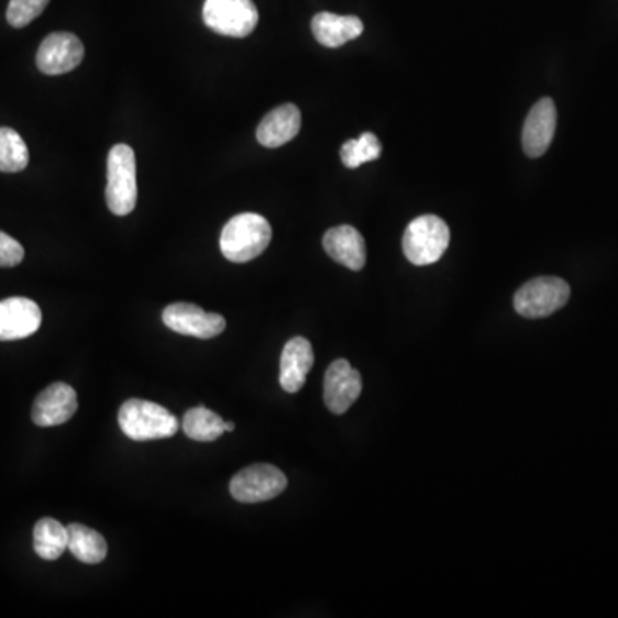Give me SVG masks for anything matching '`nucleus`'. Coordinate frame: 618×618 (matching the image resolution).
Instances as JSON below:
<instances>
[{
	"mask_svg": "<svg viewBox=\"0 0 618 618\" xmlns=\"http://www.w3.org/2000/svg\"><path fill=\"white\" fill-rule=\"evenodd\" d=\"M183 430L195 442H216L225 433V421L205 406L192 407L183 418Z\"/></svg>",
	"mask_w": 618,
	"mask_h": 618,
	"instance_id": "obj_20",
	"label": "nucleus"
},
{
	"mask_svg": "<svg viewBox=\"0 0 618 618\" xmlns=\"http://www.w3.org/2000/svg\"><path fill=\"white\" fill-rule=\"evenodd\" d=\"M449 243H451V231L440 217H418L404 232V255L412 265H433L445 255Z\"/></svg>",
	"mask_w": 618,
	"mask_h": 618,
	"instance_id": "obj_4",
	"label": "nucleus"
},
{
	"mask_svg": "<svg viewBox=\"0 0 618 618\" xmlns=\"http://www.w3.org/2000/svg\"><path fill=\"white\" fill-rule=\"evenodd\" d=\"M272 241V228L258 213H241L229 220L220 235L222 255L232 263L258 258Z\"/></svg>",
	"mask_w": 618,
	"mask_h": 618,
	"instance_id": "obj_1",
	"label": "nucleus"
},
{
	"mask_svg": "<svg viewBox=\"0 0 618 618\" xmlns=\"http://www.w3.org/2000/svg\"><path fill=\"white\" fill-rule=\"evenodd\" d=\"M107 207L114 216H130L136 207V157L131 146L115 145L107 158Z\"/></svg>",
	"mask_w": 618,
	"mask_h": 618,
	"instance_id": "obj_3",
	"label": "nucleus"
},
{
	"mask_svg": "<svg viewBox=\"0 0 618 618\" xmlns=\"http://www.w3.org/2000/svg\"><path fill=\"white\" fill-rule=\"evenodd\" d=\"M314 364L313 345L305 336H294L284 347L280 356V387L289 394L301 390L306 376Z\"/></svg>",
	"mask_w": 618,
	"mask_h": 618,
	"instance_id": "obj_14",
	"label": "nucleus"
},
{
	"mask_svg": "<svg viewBox=\"0 0 618 618\" xmlns=\"http://www.w3.org/2000/svg\"><path fill=\"white\" fill-rule=\"evenodd\" d=\"M571 287L559 277H538L517 290L514 308L525 318H544L564 308Z\"/></svg>",
	"mask_w": 618,
	"mask_h": 618,
	"instance_id": "obj_5",
	"label": "nucleus"
},
{
	"mask_svg": "<svg viewBox=\"0 0 618 618\" xmlns=\"http://www.w3.org/2000/svg\"><path fill=\"white\" fill-rule=\"evenodd\" d=\"M42 325V309L27 298L0 301V341H20Z\"/></svg>",
	"mask_w": 618,
	"mask_h": 618,
	"instance_id": "obj_13",
	"label": "nucleus"
},
{
	"mask_svg": "<svg viewBox=\"0 0 618 618\" xmlns=\"http://www.w3.org/2000/svg\"><path fill=\"white\" fill-rule=\"evenodd\" d=\"M323 388L329 411L333 415H344L360 399L363 382L360 372L354 369L349 361L336 360L327 369Z\"/></svg>",
	"mask_w": 618,
	"mask_h": 618,
	"instance_id": "obj_10",
	"label": "nucleus"
},
{
	"mask_svg": "<svg viewBox=\"0 0 618 618\" xmlns=\"http://www.w3.org/2000/svg\"><path fill=\"white\" fill-rule=\"evenodd\" d=\"M299 130L301 112L294 103H286L265 115L256 130V137L265 148H278L298 136Z\"/></svg>",
	"mask_w": 618,
	"mask_h": 618,
	"instance_id": "obj_16",
	"label": "nucleus"
},
{
	"mask_svg": "<svg viewBox=\"0 0 618 618\" xmlns=\"http://www.w3.org/2000/svg\"><path fill=\"white\" fill-rule=\"evenodd\" d=\"M30 152L18 131L0 128V173H21L27 167Z\"/></svg>",
	"mask_w": 618,
	"mask_h": 618,
	"instance_id": "obj_21",
	"label": "nucleus"
},
{
	"mask_svg": "<svg viewBox=\"0 0 618 618\" xmlns=\"http://www.w3.org/2000/svg\"><path fill=\"white\" fill-rule=\"evenodd\" d=\"M67 548L82 564H100L107 556V541L100 532L82 525L67 526Z\"/></svg>",
	"mask_w": 618,
	"mask_h": 618,
	"instance_id": "obj_18",
	"label": "nucleus"
},
{
	"mask_svg": "<svg viewBox=\"0 0 618 618\" xmlns=\"http://www.w3.org/2000/svg\"><path fill=\"white\" fill-rule=\"evenodd\" d=\"M556 130V107L552 98H541L540 102L534 103L529 110L528 119L522 130V148L526 155L531 158L544 155Z\"/></svg>",
	"mask_w": 618,
	"mask_h": 618,
	"instance_id": "obj_12",
	"label": "nucleus"
},
{
	"mask_svg": "<svg viewBox=\"0 0 618 618\" xmlns=\"http://www.w3.org/2000/svg\"><path fill=\"white\" fill-rule=\"evenodd\" d=\"M85 47L73 33H52L36 52V66L48 76L66 75L81 64Z\"/></svg>",
	"mask_w": 618,
	"mask_h": 618,
	"instance_id": "obj_9",
	"label": "nucleus"
},
{
	"mask_svg": "<svg viewBox=\"0 0 618 618\" xmlns=\"http://www.w3.org/2000/svg\"><path fill=\"white\" fill-rule=\"evenodd\" d=\"M67 528L52 517L40 519L33 529V548L36 555L44 560H57L67 550Z\"/></svg>",
	"mask_w": 618,
	"mask_h": 618,
	"instance_id": "obj_19",
	"label": "nucleus"
},
{
	"mask_svg": "<svg viewBox=\"0 0 618 618\" xmlns=\"http://www.w3.org/2000/svg\"><path fill=\"white\" fill-rule=\"evenodd\" d=\"M327 255L336 263L347 266L349 271L360 272L366 265V244L363 235L351 225H339L323 235Z\"/></svg>",
	"mask_w": 618,
	"mask_h": 618,
	"instance_id": "obj_15",
	"label": "nucleus"
},
{
	"mask_svg": "<svg viewBox=\"0 0 618 618\" xmlns=\"http://www.w3.org/2000/svg\"><path fill=\"white\" fill-rule=\"evenodd\" d=\"M314 38L323 47L336 48L363 35V21L356 16H339L333 12H318L311 21Z\"/></svg>",
	"mask_w": 618,
	"mask_h": 618,
	"instance_id": "obj_17",
	"label": "nucleus"
},
{
	"mask_svg": "<svg viewBox=\"0 0 618 618\" xmlns=\"http://www.w3.org/2000/svg\"><path fill=\"white\" fill-rule=\"evenodd\" d=\"M203 21L212 32L232 38H246L260 21L253 0H205Z\"/></svg>",
	"mask_w": 618,
	"mask_h": 618,
	"instance_id": "obj_6",
	"label": "nucleus"
},
{
	"mask_svg": "<svg viewBox=\"0 0 618 618\" xmlns=\"http://www.w3.org/2000/svg\"><path fill=\"white\" fill-rule=\"evenodd\" d=\"M234 430H235V424L228 423V421H225V431H234Z\"/></svg>",
	"mask_w": 618,
	"mask_h": 618,
	"instance_id": "obj_25",
	"label": "nucleus"
},
{
	"mask_svg": "<svg viewBox=\"0 0 618 618\" xmlns=\"http://www.w3.org/2000/svg\"><path fill=\"white\" fill-rule=\"evenodd\" d=\"M119 427L134 442L170 439L179 430V421L164 406L150 400L130 399L119 409Z\"/></svg>",
	"mask_w": 618,
	"mask_h": 618,
	"instance_id": "obj_2",
	"label": "nucleus"
},
{
	"mask_svg": "<svg viewBox=\"0 0 618 618\" xmlns=\"http://www.w3.org/2000/svg\"><path fill=\"white\" fill-rule=\"evenodd\" d=\"M24 258V250L16 239L0 231V266L11 268L20 265Z\"/></svg>",
	"mask_w": 618,
	"mask_h": 618,
	"instance_id": "obj_24",
	"label": "nucleus"
},
{
	"mask_svg": "<svg viewBox=\"0 0 618 618\" xmlns=\"http://www.w3.org/2000/svg\"><path fill=\"white\" fill-rule=\"evenodd\" d=\"M78 411V396L71 385L52 384L40 391L33 404L32 419L36 427H59L67 423Z\"/></svg>",
	"mask_w": 618,
	"mask_h": 618,
	"instance_id": "obj_11",
	"label": "nucleus"
},
{
	"mask_svg": "<svg viewBox=\"0 0 618 618\" xmlns=\"http://www.w3.org/2000/svg\"><path fill=\"white\" fill-rule=\"evenodd\" d=\"M165 327L180 335L195 339H213L225 330V318L222 314L207 313L200 306L191 302H174L162 313Z\"/></svg>",
	"mask_w": 618,
	"mask_h": 618,
	"instance_id": "obj_8",
	"label": "nucleus"
},
{
	"mask_svg": "<svg viewBox=\"0 0 618 618\" xmlns=\"http://www.w3.org/2000/svg\"><path fill=\"white\" fill-rule=\"evenodd\" d=\"M51 0H11L8 5V23L24 27L42 14Z\"/></svg>",
	"mask_w": 618,
	"mask_h": 618,
	"instance_id": "obj_23",
	"label": "nucleus"
},
{
	"mask_svg": "<svg viewBox=\"0 0 618 618\" xmlns=\"http://www.w3.org/2000/svg\"><path fill=\"white\" fill-rule=\"evenodd\" d=\"M287 476L272 464H253L231 479V495L241 504H260L284 494Z\"/></svg>",
	"mask_w": 618,
	"mask_h": 618,
	"instance_id": "obj_7",
	"label": "nucleus"
},
{
	"mask_svg": "<svg viewBox=\"0 0 618 618\" xmlns=\"http://www.w3.org/2000/svg\"><path fill=\"white\" fill-rule=\"evenodd\" d=\"M380 140L373 133H363L357 140H349L341 148V161L347 168L361 167L380 158Z\"/></svg>",
	"mask_w": 618,
	"mask_h": 618,
	"instance_id": "obj_22",
	"label": "nucleus"
}]
</instances>
